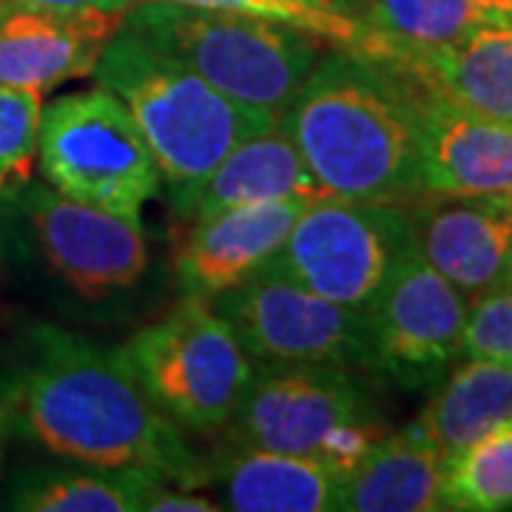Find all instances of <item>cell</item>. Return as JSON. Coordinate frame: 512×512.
Returning <instances> with one entry per match:
<instances>
[{"label":"cell","instance_id":"6da1fadb","mask_svg":"<svg viewBox=\"0 0 512 512\" xmlns=\"http://www.w3.org/2000/svg\"><path fill=\"white\" fill-rule=\"evenodd\" d=\"M9 427L43 450L92 467H131L197 490L211 473L180 427L148 399L123 348L32 325L0 382Z\"/></svg>","mask_w":512,"mask_h":512},{"label":"cell","instance_id":"7a4b0ae2","mask_svg":"<svg viewBox=\"0 0 512 512\" xmlns=\"http://www.w3.org/2000/svg\"><path fill=\"white\" fill-rule=\"evenodd\" d=\"M279 128L328 197L419 200L416 131L396 69L342 49L325 52Z\"/></svg>","mask_w":512,"mask_h":512},{"label":"cell","instance_id":"3957f363","mask_svg":"<svg viewBox=\"0 0 512 512\" xmlns=\"http://www.w3.org/2000/svg\"><path fill=\"white\" fill-rule=\"evenodd\" d=\"M92 74L134 114L180 217H188L202 183L228 151L276 128L123 26L103 46Z\"/></svg>","mask_w":512,"mask_h":512},{"label":"cell","instance_id":"277c9868","mask_svg":"<svg viewBox=\"0 0 512 512\" xmlns=\"http://www.w3.org/2000/svg\"><path fill=\"white\" fill-rule=\"evenodd\" d=\"M123 29L180 60L228 100L279 126L305 77L322 57V40L274 20L140 0Z\"/></svg>","mask_w":512,"mask_h":512},{"label":"cell","instance_id":"5b68a950","mask_svg":"<svg viewBox=\"0 0 512 512\" xmlns=\"http://www.w3.org/2000/svg\"><path fill=\"white\" fill-rule=\"evenodd\" d=\"M128 365L148 399L180 430H222L251 382V359L211 302L183 296L157 325L126 342Z\"/></svg>","mask_w":512,"mask_h":512},{"label":"cell","instance_id":"8992f818","mask_svg":"<svg viewBox=\"0 0 512 512\" xmlns=\"http://www.w3.org/2000/svg\"><path fill=\"white\" fill-rule=\"evenodd\" d=\"M37 160L55 191L117 214L140 217L163 183L134 114L100 86L63 94L43 109Z\"/></svg>","mask_w":512,"mask_h":512},{"label":"cell","instance_id":"52a82bcc","mask_svg":"<svg viewBox=\"0 0 512 512\" xmlns=\"http://www.w3.org/2000/svg\"><path fill=\"white\" fill-rule=\"evenodd\" d=\"M410 242V220L399 205L322 197L296 217L265 268L365 313Z\"/></svg>","mask_w":512,"mask_h":512},{"label":"cell","instance_id":"ba28073f","mask_svg":"<svg viewBox=\"0 0 512 512\" xmlns=\"http://www.w3.org/2000/svg\"><path fill=\"white\" fill-rule=\"evenodd\" d=\"M256 367L328 365L373 370L365 313L308 291L274 268L211 299Z\"/></svg>","mask_w":512,"mask_h":512},{"label":"cell","instance_id":"9c48e42d","mask_svg":"<svg viewBox=\"0 0 512 512\" xmlns=\"http://www.w3.org/2000/svg\"><path fill=\"white\" fill-rule=\"evenodd\" d=\"M470 299L410 248L365 308L370 362L402 390H433L461 359Z\"/></svg>","mask_w":512,"mask_h":512},{"label":"cell","instance_id":"30bf717a","mask_svg":"<svg viewBox=\"0 0 512 512\" xmlns=\"http://www.w3.org/2000/svg\"><path fill=\"white\" fill-rule=\"evenodd\" d=\"M365 419H379V410L362 370L279 365L256 367L225 427L239 447L319 461L336 430Z\"/></svg>","mask_w":512,"mask_h":512},{"label":"cell","instance_id":"8fae6325","mask_svg":"<svg viewBox=\"0 0 512 512\" xmlns=\"http://www.w3.org/2000/svg\"><path fill=\"white\" fill-rule=\"evenodd\" d=\"M20 202L43 259L80 299H111L146 274L148 242L140 217L72 200L52 185L26 183Z\"/></svg>","mask_w":512,"mask_h":512},{"label":"cell","instance_id":"7c38bea8","mask_svg":"<svg viewBox=\"0 0 512 512\" xmlns=\"http://www.w3.org/2000/svg\"><path fill=\"white\" fill-rule=\"evenodd\" d=\"M393 69V66H390ZM421 197H512V126L461 109L404 69Z\"/></svg>","mask_w":512,"mask_h":512},{"label":"cell","instance_id":"4fadbf2b","mask_svg":"<svg viewBox=\"0 0 512 512\" xmlns=\"http://www.w3.org/2000/svg\"><path fill=\"white\" fill-rule=\"evenodd\" d=\"M413 245L467 299L498 291L512 259V197H421Z\"/></svg>","mask_w":512,"mask_h":512},{"label":"cell","instance_id":"5bb4252c","mask_svg":"<svg viewBox=\"0 0 512 512\" xmlns=\"http://www.w3.org/2000/svg\"><path fill=\"white\" fill-rule=\"evenodd\" d=\"M308 205L311 200L259 202L191 222V231L174 256L183 296L211 302L259 274L279 254L293 222Z\"/></svg>","mask_w":512,"mask_h":512},{"label":"cell","instance_id":"9a60e30c","mask_svg":"<svg viewBox=\"0 0 512 512\" xmlns=\"http://www.w3.org/2000/svg\"><path fill=\"white\" fill-rule=\"evenodd\" d=\"M120 15H60L0 0V86L49 92L92 74Z\"/></svg>","mask_w":512,"mask_h":512},{"label":"cell","instance_id":"2e32d148","mask_svg":"<svg viewBox=\"0 0 512 512\" xmlns=\"http://www.w3.org/2000/svg\"><path fill=\"white\" fill-rule=\"evenodd\" d=\"M350 15L359 23L353 55L407 72L490 20L473 0H353Z\"/></svg>","mask_w":512,"mask_h":512},{"label":"cell","instance_id":"e0dca14e","mask_svg":"<svg viewBox=\"0 0 512 512\" xmlns=\"http://www.w3.org/2000/svg\"><path fill=\"white\" fill-rule=\"evenodd\" d=\"M444 458L436 444L410 424L373 444L336 487L333 510L342 512H436L441 501Z\"/></svg>","mask_w":512,"mask_h":512},{"label":"cell","instance_id":"ac0fdd59","mask_svg":"<svg viewBox=\"0 0 512 512\" xmlns=\"http://www.w3.org/2000/svg\"><path fill=\"white\" fill-rule=\"evenodd\" d=\"M328 197L282 128H268L242 140L202 183L188 208V222L214 217L239 205Z\"/></svg>","mask_w":512,"mask_h":512},{"label":"cell","instance_id":"d6986e66","mask_svg":"<svg viewBox=\"0 0 512 512\" xmlns=\"http://www.w3.org/2000/svg\"><path fill=\"white\" fill-rule=\"evenodd\" d=\"M225 507L237 512H325L336 504L339 476L308 456L239 447L220 458Z\"/></svg>","mask_w":512,"mask_h":512},{"label":"cell","instance_id":"ffe728a7","mask_svg":"<svg viewBox=\"0 0 512 512\" xmlns=\"http://www.w3.org/2000/svg\"><path fill=\"white\" fill-rule=\"evenodd\" d=\"M407 74L461 109L512 126V23L484 20L453 49Z\"/></svg>","mask_w":512,"mask_h":512},{"label":"cell","instance_id":"44dd1931","mask_svg":"<svg viewBox=\"0 0 512 512\" xmlns=\"http://www.w3.org/2000/svg\"><path fill=\"white\" fill-rule=\"evenodd\" d=\"M507 421H512V365L467 359V365L439 384V393L413 427L450 461Z\"/></svg>","mask_w":512,"mask_h":512},{"label":"cell","instance_id":"7402d4cb","mask_svg":"<svg viewBox=\"0 0 512 512\" xmlns=\"http://www.w3.org/2000/svg\"><path fill=\"white\" fill-rule=\"evenodd\" d=\"M168 484L131 467H43L12 484L9 507L23 512H146L151 493Z\"/></svg>","mask_w":512,"mask_h":512},{"label":"cell","instance_id":"603a6c76","mask_svg":"<svg viewBox=\"0 0 512 512\" xmlns=\"http://www.w3.org/2000/svg\"><path fill=\"white\" fill-rule=\"evenodd\" d=\"M444 510L498 512L512 507V421L444 461Z\"/></svg>","mask_w":512,"mask_h":512},{"label":"cell","instance_id":"cb8c5ba5","mask_svg":"<svg viewBox=\"0 0 512 512\" xmlns=\"http://www.w3.org/2000/svg\"><path fill=\"white\" fill-rule=\"evenodd\" d=\"M163 3H180V6H194V9H217V12H237V15L274 20V23L302 29L308 35L319 37L322 43H330L333 49H342L350 55L359 49V23L345 12L330 9V6L316 3V0H163Z\"/></svg>","mask_w":512,"mask_h":512},{"label":"cell","instance_id":"d4e9b609","mask_svg":"<svg viewBox=\"0 0 512 512\" xmlns=\"http://www.w3.org/2000/svg\"><path fill=\"white\" fill-rule=\"evenodd\" d=\"M40 117V92L0 86V197L32 180Z\"/></svg>","mask_w":512,"mask_h":512},{"label":"cell","instance_id":"484cf974","mask_svg":"<svg viewBox=\"0 0 512 512\" xmlns=\"http://www.w3.org/2000/svg\"><path fill=\"white\" fill-rule=\"evenodd\" d=\"M464 359H487L498 365H512V291L484 293L470 302L464 333H461Z\"/></svg>","mask_w":512,"mask_h":512},{"label":"cell","instance_id":"4316f807","mask_svg":"<svg viewBox=\"0 0 512 512\" xmlns=\"http://www.w3.org/2000/svg\"><path fill=\"white\" fill-rule=\"evenodd\" d=\"M220 504L211 498L194 493L191 487H177V484H160L151 498H148L146 512H217Z\"/></svg>","mask_w":512,"mask_h":512},{"label":"cell","instance_id":"83f0119b","mask_svg":"<svg viewBox=\"0 0 512 512\" xmlns=\"http://www.w3.org/2000/svg\"><path fill=\"white\" fill-rule=\"evenodd\" d=\"M20 6H32L43 12H60V15H86V12H103V15H120L126 18V12L140 3V0H9Z\"/></svg>","mask_w":512,"mask_h":512},{"label":"cell","instance_id":"f1b7e54d","mask_svg":"<svg viewBox=\"0 0 512 512\" xmlns=\"http://www.w3.org/2000/svg\"><path fill=\"white\" fill-rule=\"evenodd\" d=\"M478 9L490 20H504L512 23V0H473Z\"/></svg>","mask_w":512,"mask_h":512},{"label":"cell","instance_id":"f546056e","mask_svg":"<svg viewBox=\"0 0 512 512\" xmlns=\"http://www.w3.org/2000/svg\"><path fill=\"white\" fill-rule=\"evenodd\" d=\"M316 3H325V6H330V9L345 12V15H350V6H353V0H316ZM350 18H353V15H350Z\"/></svg>","mask_w":512,"mask_h":512},{"label":"cell","instance_id":"4dcf8cb0","mask_svg":"<svg viewBox=\"0 0 512 512\" xmlns=\"http://www.w3.org/2000/svg\"><path fill=\"white\" fill-rule=\"evenodd\" d=\"M6 430H9V421H6V413L0 407V458H3V439H6Z\"/></svg>","mask_w":512,"mask_h":512},{"label":"cell","instance_id":"1f68e13d","mask_svg":"<svg viewBox=\"0 0 512 512\" xmlns=\"http://www.w3.org/2000/svg\"><path fill=\"white\" fill-rule=\"evenodd\" d=\"M501 288H510L512 291V259H510V265H507V274H504V285Z\"/></svg>","mask_w":512,"mask_h":512}]
</instances>
